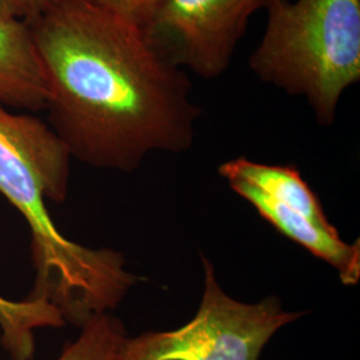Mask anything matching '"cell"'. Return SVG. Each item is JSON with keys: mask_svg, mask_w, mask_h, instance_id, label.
I'll return each mask as SVG.
<instances>
[{"mask_svg": "<svg viewBox=\"0 0 360 360\" xmlns=\"http://www.w3.org/2000/svg\"><path fill=\"white\" fill-rule=\"evenodd\" d=\"M275 0H163L143 27L172 65L203 79L221 77L254 13Z\"/></svg>", "mask_w": 360, "mask_h": 360, "instance_id": "obj_5", "label": "cell"}, {"mask_svg": "<svg viewBox=\"0 0 360 360\" xmlns=\"http://www.w3.org/2000/svg\"><path fill=\"white\" fill-rule=\"evenodd\" d=\"M27 26L49 84L50 127L71 158L129 174L151 153L191 148L202 114L191 80L143 28L90 0H55Z\"/></svg>", "mask_w": 360, "mask_h": 360, "instance_id": "obj_1", "label": "cell"}, {"mask_svg": "<svg viewBox=\"0 0 360 360\" xmlns=\"http://www.w3.org/2000/svg\"><path fill=\"white\" fill-rule=\"evenodd\" d=\"M53 1L55 0H0V16L27 23L44 13Z\"/></svg>", "mask_w": 360, "mask_h": 360, "instance_id": "obj_12", "label": "cell"}, {"mask_svg": "<svg viewBox=\"0 0 360 360\" xmlns=\"http://www.w3.org/2000/svg\"><path fill=\"white\" fill-rule=\"evenodd\" d=\"M266 13L251 71L333 126L343 94L360 82V0H275Z\"/></svg>", "mask_w": 360, "mask_h": 360, "instance_id": "obj_3", "label": "cell"}, {"mask_svg": "<svg viewBox=\"0 0 360 360\" xmlns=\"http://www.w3.org/2000/svg\"><path fill=\"white\" fill-rule=\"evenodd\" d=\"M127 336L124 324L112 312L95 315L80 327L79 336L65 345L56 360H119Z\"/></svg>", "mask_w": 360, "mask_h": 360, "instance_id": "obj_10", "label": "cell"}, {"mask_svg": "<svg viewBox=\"0 0 360 360\" xmlns=\"http://www.w3.org/2000/svg\"><path fill=\"white\" fill-rule=\"evenodd\" d=\"M70 159L50 126L0 103V193L26 219L37 271L27 297L51 303L65 324L80 328L92 316L112 312L141 276L127 271L122 252L77 245L56 229L47 202H65Z\"/></svg>", "mask_w": 360, "mask_h": 360, "instance_id": "obj_2", "label": "cell"}, {"mask_svg": "<svg viewBox=\"0 0 360 360\" xmlns=\"http://www.w3.org/2000/svg\"><path fill=\"white\" fill-rule=\"evenodd\" d=\"M202 264L205 287L193 319L171 331L127 336L119 360H259L274 335L307 314L284 309L278 296L239 302L220 287L205 255Z\"/></svg>", "mask_w": 360, "mask_h": 360, "instance_id": "obj_4", "label": "cell"}, {"mask_svg": "<svg viewBox=\"0 0 360 360\" xmlns=\"http://www.w3.org/2000/svg\"><path fill=\"white\" fill-rule=\"evenodd\" d=\"M91 3L108 13L127 20L135 26L143 27L148 23L163 0H90Z\"/></svg>", "mask_w": 360, "mask_h": 360, "instance_id": "obj_11", "label": "cell"}, {"mask_svg": "<svg viewBox=\"0 0 360 360\" xmlns=\"http://www.w3.org/2000/svg\"><path fill=\"white\" fill-rule=\"evenodd\" d=\"M65 322L51 303L41 299L8 300L0 296V342L13 360H31L37 328L62 327Z\"/></svg>", "mask_w": 360, "mask_h": 360, "instance_id": "obj_9", "label": "cell"}, {"mask_svg": "<svg viewBox=\"0 0 360 360\" xmlns=\"http://www.w3.org/2000/svg\"><path fill=\"white\" fill-rule=\"evenodd\" d=\"M219 175L229 181H243L271 199L291 207L324 229L334 227L326 217L322 203L295 166H274L235 158L218 168Z\"/></svg>", "mask_w": 360, "mask_h": 360, "instance_id": "obj_8", "label": "cell"}, {"mask_svg": "<svg viewBox=\"0 0 360 360\" xmlns=\"http://www.w3.org/2000/svg\"><path fill=\"white\" fill-rule=\"evenodd\" d=\"M46 72L25 22L0 16V103L40 111L47 107Z\"/></svg>", "mask_w": 360, "mask_h": 360, "instance_id": "obj_7", "label": "cell"}, {"mask_svg": "<svg viewBox=\"0 0 360 360\" xmlns=\"http://www.w3.org/2000/svg\"><path fill=\"white\" fill-rule=\"evenodd\" d=\"M229 186L254 207L274 229L338 271L342 283H359V239L356 243L348 245L342 240L335 227H321L302 212L271 199L247 183L235 180L229 181Z\"/></svg>", "mask_w": 360, "mask_h": 360, "instance_id": "obj_6", "label": "cell"}]
</instances>
